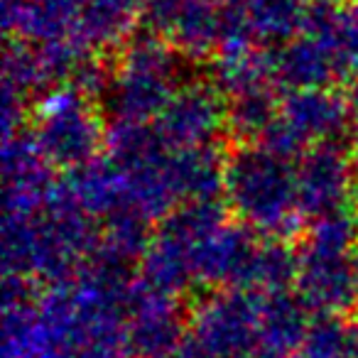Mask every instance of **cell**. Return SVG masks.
I'll return each instance as SVG.
<instances>
[{
	"instance_id": "obj_1",
	"label": "cell",
	"mask_w": 358,
	"mask_h": 358,
	"mask_svg": "<svg viewBox=\"0 0 358 358\" xmlns=\"http://www.w3.org/2000/svg\"><path fill=\"white\" fill-rule=\"evenodd\" d=\"M224 201L236 221L260 238L294 241L302 234L294 162L260 143L236 145L226 155Z\"/></svg>"
},
{
	"instance_id": "obj_2",
	"label": "cell",
	"mask_w": 358,
	"mask_h": 358,
	"mask_svg": "<svg viewBox=\"0 0 358 358\" xmlns=\"http://www.w3.org/2000/svg\"><path fill=\"white\" fill-rule=\"evenodd\" d=\"M177 86V50L155 32H138L115 52L103 103L110 120L155 123Z\"/></svg>"
},
{
	"instance_id": "obj_3",
	"label": "cell",
	"mask_w": 358,
	"mask_h": 358,
	"mask_svg": "<svg viewBox=\"0 0 358 358\" xmlns=\"http://www.w3.org/2000/svg\"><path fill=\"white\" fill-rule=\"evenodd\" d=\"M30 133L52 169L66 174L99 159L108 138L99 103L76 89H55L37 99L30 110Z\"/></svg>"
},
{
	"instance_id": "obj_4",
	"label": "cell",
	"mask_w": 358,
	"mask_h": 358,
	"mask_svg": "<svg viewBox=\"0 0 358 358\" xmlns=\"http://www.w3.org/2000/svg\"><path fill=\"white\" fill-rule=\"evenodd\" d=\"M263 294L211 289L189 312L185 351L192 358H250L260 346Z\"/></svg>"
},
{
	"instance_id": "obj_5",
	"label": "cell",
	"mask_w": 358,
	"mask_h": 358,
	"mask_svg": "<svg viewBox=\"0 0 358 358\" xmlns=\"http://www.w3.org/2000/svg\"><path fill=\"white\" fill-rule=\"evenodd\" d=\"M351 138V110L334 89L289 91L285 94L280 115L260 145L280 157L297 162L317 145L346 143Z\"/></svg>"
},
{
	"instance_id": "obj_6",
	"label": "cell",
	"mask_w": 358,
	"mask_h": 358,
	"mask_svg": "<svg viewBox=\"0 0 358 358\" xmlns=\"http://www.w3.org/2000/svg\"><path fill=\"white\" fill-rule=\"evenodd\" d=\"M297 201L304 219L314 221L322 216L353 209L358 177L353 150L346 143L317 145L294 162Z\"/></svg>"
},
{
	"instance_id": "obj_7",
	"label": "cell",
	"mask_w": 358,
	"mask_h": 358,
	"mask_svg": "<svg viewBox=\"0 0 358 358\" xmlns=\"http://www.w3.org/2000/svg\"><path fill=\"white\" fill-rule=\"evenodd\" d=\"M128 338L135 358H167L185 348L189 314L179 297H169L135 280L125 299Z\"/></svg>"
},
{
	"instance_id": "obj_8",
	"label": "cell",
	"mask_w": 358,
	"mask_h": 358,
	"mask_svg": "<svg viewBox=\"0 0 358 358\" xmlns=\"http://www.w3.org/2000/svg\"><path fill=\"white\" fill-rule=\"evenodd\" d=\"M229 99L211 79L179 84L155 125L172 148H209L226 135Z\"/></svg>"
},
{
	"instance_id": "obj_9",
	"label": "cell",
	"mask_w": 358,
	"mask_h": 358,
	"mask_svg": "<svg viewBox=\"0 0 358 358\" xmlns=\"http://www.w3.org/2000/svg\"><path fill=\"white\" fill-rule=\"evenodd\" d=\"M297 294L314 314H341L351 312L358 304L353 255L329 253V250L299 248V278Z\"/></svg>"
},
{
	"instance_id": "obj_10",
	"label": "cell",
	"mask_w": 358,
	"mask_h": 358,
	"mask_svg": "<svg viewBox=\"0 0 358 358\" xmlns=\"http://www.w3.org/2000/svg\"><path fill=\"white\" fill-rule=\"evenodd\" d=\"M3 143V182H6V214H32L45 206L57 179L52 164L40 152L30 128L6 135Z\"/></svg>"
},
{
	"instance_id": "obj_11",
	"label": "cell",
	"mask_w": 358,
	"mask_h": 358,
	"mask_svg": "<svg viewBox=\"0 0 358 358\" xmlns=\"http://www.w3.org/2000/svg\"><path fill=\"white\" fill-rule=\"evenodd\" d=\"M265 52H268L270 79L280 89H287V94L334 89V84L341 81V74L327 47L304 32H297L294 37L268 47Z\"/></svg>"
},
{
	"instance_id": "obj_12",
	"label": "cell",
	"mask_w": 358,
	"mask_h": 358,
	"mask_svg": "<svg viewBox=\"0 0 358 358\" xmlns=\"http://www.w3.org/2000/svg\"><path fill=\"white\" fill-rule=\"evenodd\" d=\"M304 35L327 47L343 79H358V3L353 0H307Z\"/></svg>"
},
{
	"instance_id": "obj_13",
	"label": "cell",
	"mask_w": 358,
	"mask_h": 358,
	"mask_svg": "<svg viewBox=\"0 0 358 358\" xmlns=\"http://www.w3.org/2000/svg\"><path fill=\"white\" fill-rule=\"evenodd\" d=\"M231 8L211 6L206 0H185L167 32L169 45L189 62H214L224 47Z\"/></svg>"
},
{
	"instance_id": "obj_14",
	"label": "cell",
	"mask_w": 358,
	"mask_h": 358,
	"mask_svg": "<svg viewBox=\"0 0 358 358\" xmlns=\"http://www.w3.org/2000/svg\"><path fill=\"white\" fill-rule=\"evenodd\" d=\"M62 182L74 204L96 221H106L128 206L125 174L108 155L69 172Z\"/></svg>"
},
{
	"instance_id": "obj_15",
	"label": "cell",
	"mask_w": 358,
	"mask_h": 358,
	"mask_svg": "<svg viewBox=\"0 0 358 358\" xmlns=\"http://www.w3.org/2000/svg\"><path fill=\"white\" fill-rule=\"evenodd\" d=\"M172 182L179 204L187 201H221L226 185V155L209 148H174Z\"/></svg>"
},
{
	"instance_id": "obj_16",
	"label": "cell",
	"mask_w": 358,
	"mask_h": 358,
	"mask_svg": "<svg viewBox=\"0 0 358 358\" xmlns=\"http://www.w3.org/2000/svg\"><path fill=\"white\" fill-rule=\"evenodd\" d=\"M84 8L86 0H25L8 32L30 45L74 40L79 37Z\"/></svg>"
},
{
	"instance_id": "obj_17",
	"label": "cell",
	"mask_w": 358,
	"mask_h": 358,
	"mask_svg": "<svg viewBox=\"0 0 358 358\" xmlns=\"http://www.w3.org/2000/svg\"><path fill=\"white\" fill-rule=\"evenodd\" d=\"M314 312L302 302L297 292L263 294L260 304V346L297 356Z\"/></svg>"
},
{
	"instance_id": "obj_18",
	"label": "cell",
	"mask_w": 358,
	"mask_h": 358,
	"mask_svg": "<svg viewBox=\"0 0 358 358\" xmlns=\"http://www.w3.org/2000/svg\"><path fill=\"white\" fill-rule=\"evenodd\" d=\"M140 22L138 0H86L79 40L96 52H118Z\"/></svg>"
},
{
	"instance_id": "obj_19",
	"label": "cell",
	"mask_w": 358,
	"mask_h": 358,
	"mask_svg": "<svg viewBox=\"0 0 358 358\" xmlns=\"http://www.w3.org/2000/svg\"><path fill=\"white\" fill-rule=\"evenodd\" d=\"M282 99L275 94V84H260L229 99L226 135L238 145H255L265 138L278 120Z\"/></svg>"
},
{
	"instance_id": "obj_20",
	"label": "cell",
	"mask_w": 358,
	"mask_h": 358,
	"mask_svg": "<svg viewBox=\"0 0 358 358\" xmlns=\"http://www.w3.org/2000/svg\"><path fill=\"white\" fill-rule=\"evenodd\" d=\"M297 278L299 248H294V241L260 238L253 273H250V292H292V287H297Z\"/></svg>"
},
{
	"instance_id": "obj_21",
	"label": "cell",
	"mask_w": 358,
	"mask_h": 358,
	"mask_svg": "<svg viewBox=\"0 0 358 358\" xmlns=\"http://www.w3.org/2000/svg\"><path fill=\"white\" fill-rule=\"evenodd\" d=\"M253 37L275 47L302 30L307 0H241Z\"/></svg>"
},
{
	"instance_id": "obj_22",
	"label": "cell",
	"mask_w": 358,
	"mask_h": 358,
	"mask_svg": "<svg viewBox=\"0 0 358 358\" xmlns=\"http://www.w3.org/2000/svg\"><path fill=\"white\" fill-rule=\"evenodd\" d=\"M152 234H155L152 224L148 219H143L138 211L125 206V209L115 211L106 221H101L99 248L120 260L140 265L150 241H152Z\"/></svg>"
},
{
	"instance_id": "obj_23",
	"label": "cell",
	"mask_w": 358,
	"mask_h": 358,
	"mask_svg": "<svg viewBox=\"0 0 358 358\" xmlns=\"http://www.w3.org/2000/svg\"><path fill=\"white\" fill-rule=\"evenodd\" d=\"M309 248L329 250V253L353 255L358 248V214L356 209H343L336 214L309 221L304 231V243Z\"/></svg>"
},
{
	"instance_id": "obj_24",
	"label": "cell",
	"mask_w": 358,
	"mask_h": 358,
	"mask_svg": "<svg viewBox=\"0 0 358 358\" xmlns=\"http://www.w3.org/2000/svg\"><path fill=\"white\" fill-rule=\"evenodd\" d=\"M138 6H140V22H145L148 32L167 35L177 13L185 6V0H138Z\"/></svg>"
},
{
	"instance_id": "obj_25",
	"label": "cell",
	"mask_w": 358,
	"mask_h": 358,
	"mask_svg": "<svg viewBox=\"0 0 358 358\" xmlns=\"http://www.w3.org/2000/svg\"><path fill=\"white\" fill-rule=\"evenodd\" d=\"M346 103H348V110H351V135H356L358 133V79L351 81Z\"/></svg>"
},
{
	"instance_id": "obj_26",
	"label": "cell",
	"mask_w": 358,
	"mask_h": 358,
	"mask_svg": "<svg viewBox=\"0 0 358 358\" xmlns=\"http://www.w3.org/2000/svg\"><path fill=\"white\" fill-rule=\"evenodd\" d=\"M22 6H25V0H3V22H6V30H10L15 17L20 15Z\"/></svg>"
},
{
	"instance_id": "obj_27",
	"label": "cell",
	"mask_w": 358,
	"mask_h": 358,
	"mask_svg": "<svg viewBox=\"0 0 358 358\" xmlns=\"http://www.w3.org/2000/svg\"><path fill=\"white\" fill-rule=\"evenodd\" d=\"M250 358H292L289 353H280V351H273V348H265V346H258L253 351Z\"/></svg>"
},
{
	"instance_id": "obj_28",
	"label": "cell",
	"mask_w": 358,
	"mask_h": 358,
	"mask_svg": "<svg viewBox=\"0 0 358 358\" xmlns=\"http://www.w3.org/2000/svg\"><path fill=\"white\" fill-rule=\"evenodd\" d=\"M351 150H353V162H356V177H358V133L351 135Z\"/></svg>"
},
{
	"instance_id": "obj_29",
	"label": "cell",
	"mask_w": 358,
	"mask_h": 358,
	"mask_svg": "<svg viewBox=\"0 0 358 358\" xmlns=\"http://www.w3.org/2000/svg\"><path fill=\"white\" fill-rule=\"evenodd\" d=\"M353 275H356V292H358V248L353 253Z\"/></svg>"
},
{
	"instance_id": "obj_30",
	"label": "cell",
	"mask_w": 358,
	"mask_h": 358,
	"mask_svg": "<svg viewBox=\"0 0 358 358\" xmlns=\"http://www.w3.org/2000/svg\"><path fill=\"white\" fill-rule=\"evenodd\" d=\"M167 358H192V356L185 351V348H182V351H179V353H174V356H167Z\"/></svg>"
},
{
	"instance_id": "obj_31",
	"label": "cell",
	"mask_w": 358,
	"mask_h": 358,
	"mask_svg": "<svg viewBox=\"0 0 358 358\" xmlns=\"http://www.w3.org/2000/svg\"><path fill=\"white\" fill-rule=\"evenodd\" d=\"M346 358H358V351H356V353H351V356H346Z\"/></svg>"
},
{
	"instance_id": "obj_32",
	"label": "cell",
	"mask_w": 358,
	"mask_h": 358,
	"mask_svg": "<svg viewBox=\"0 0 358 358\" xmlns=\"http://www.w3.org/2000/svg\"><path fill=\"white\" fill-rule=\"evenodd\" d=\"M356 214H358V206H356Z\"/></svg>"
}]
</instances>
